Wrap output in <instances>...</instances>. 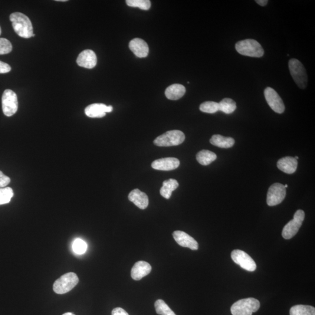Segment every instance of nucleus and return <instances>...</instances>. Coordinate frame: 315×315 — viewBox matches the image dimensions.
Instances as JSON below:
<instances>
[{
	"mask_svg": "<svg viewBox=\"0 0 315 315\" xmlns=\"http://www.w3.org/2000/svg\"><path fill=\"white\" fill-rule=\"evenodd\" d=\"M10 182V178L8 176L5 175L1 171H0V188H5V186L9 185Z\"/></svg>",
	"mask_w": 315,
	"mask_h": 315,
	"instance_id": "nucleus-32",
	"label": "nucleus"
},
{
	"mask_svg": "<svg viewBox=\"0 0 315 315\" xmlns=\"http://www.w3.org/2000/svg\"><path fill=\"white\" fill-rule=\"evenodd\" d=\"M288 66L295 83L301 89H305L308 85V76L303 64L297 59L292 58L289 61Z\"/></svg>",
	"mask_w": 315,
	"mask_h": 315,
	"instance_id": "nucleus-4",
	"label": "nucleus"
},
{
	"mask_svg": "<svg viewBox=\"0 0 315 315\" xmlns=\"http://www.w3.org/2000/svg\"><path fill=\"white\" fill-rule=\"evenodd\" d=\"M260 307V302L255 298H245L233 304L231 312L232 315H252L259 310Z\"/></svg>",
	"mask_w": 315,
	"mask_h": 315,
	"instance_id": "nucleus-3",
	"label": "nucleus"
},
{
	"mask_svg": "<svg viewBox=\"0 0 315 315\" xmlns=\"http://www.w3.org/2000/svg\"><path fill=\"white\" fill-rule=\"evenodd\" d=\"M290 315H315V308L310 305H298L291 308Z\"/></svg>",
	"mask_w": 315,
	"mask_h": 315,
	"instance_id": "nucleus-24",
	"label": "nucleus"
},
{
	"mask_svg": "<svg viewBox=\"0 0 315 315\" xmlns=\"http://www.w3.org/2000/svg\"><path fill=\"white\" fill-rule=\"evenodd\" d=\"M235 49L238 53L252 57H262L264 52L261 45L254 39L239 41L235 45Z\"/></svg>",
	"mask_w": 315,
	"mask_h": 315,
	"instance_id": "nucleus-2",
	"label": "nucleus"
},
{
	"mask_svg": "<svg viewBox=\"0 0 315 315\" xmlns=\"http://www.w3.org/2000/svg\"><path fill=\"white\" fill-rule=\"evenodd\" d=\"M256 2H257L259 5L264 6L267 4L268 1L267 0H257Z\"/></svg>",
	"mask_w": 315,
	"mask_h": 315,
	"instance_id": "nucleus-35",
	"label": "nucleus"
},
{
	"mask_svg": "<svg viewBox=\"0 0 315 315\" xmlns=\"http://www.w3.org/2000/svg\"><path fill=\"white\" fill-rule=\"evenodd\" d=\"M232 261L235 263L249 271H254L257 269V264L250 256L244 251L234 250L231 253Z\"/></svg>",
	"mask_w": 315,
	"mask_h": 315,
	"instance_id": "nucleus-10",
	"label": "nucleus"
},
{
	"mask_svg": "<svg viewBox=\"0 0 315 315\" xmlns=\"http://www.w3.org/2000/svg\"><path fill=\"white\" fill-rule=\"evenodd\" d=\"M12 50L11 43L8 39L0 38V55L8 54Z\"/></svg>",
	"mask_w": 315,
	"mask_h": 315,
	"instance_id": "nucleus-31",
	"label": "nucleus"
},
{
	"mask_svg": "<svg viewBox=\"0 0 315 315\" xmlns=\"http://www.w3.org/2000/svg\"><path fill=\"white\" fill-rule=\"evenodd\" d=\"M197 160L203 166L210 165L216 159V155L214 153L209 150H202L196 156Z\"/></svg>",
	"mask_w": 315,
	"mask_h": 315,
	"instance_id": "nucleus-23",
	"label": "nucleus"
},
{
	"mask_svg": "<svg viewBox=\"0 0 315 315\" xmlns=\"http://www.w3.org/2000/svg\"><path fill=\"white\" fill-rule=\"evenodd\" d=\"M13 196L14 192L11 188H0V205L8 204Z\"/></svg>",
	"mask_w": 315,
	"mask_h": 315,
	"instance_id": "nucleus-28",
	"label": "nucleus"
},
{
	"mask_svg": "<svg viewBox=\"0 0 315 315\" xmlns=\"http://www.w3.org/2000/svg\"><path fill=\"white\" fill-rule=\"evenodd\" d=\"M264 94L265 100L271 109L277 113H283L285 110V105L277 92L271 87H267Z\"/></svg>",
	"mask_w": 315,
	"mask_h": 315,
	"instance_id": "nucleus-11",
	"label": "nucleus"
},
{
	"mask_svg": "<svg viewBox=\"0 0 315 315\" xmlns=\"http://www.w3.org/2000/svg\"><path fill=\"white\" fill-rule=\"evenodd\" d=\"M63 315H74L73 313H65V314H63Z\"/></svg>",
	"mask_w": 315,
	"mask_h": 315,
	"instance_id": "nucleus-36",
	"label": "nucleus"
},
{
	"mask_svg": "<svg viewBox=\"0 0 315 315\" xmlns=\"http://www.w3.org/2000/svg\"><path fill=\"white\" fill-rule=\"evenodd\" d=\"M186 93V88L183 85L175 84L166 88L165 96L168 100L176 101L182 98Z\"/></svg>",
	"mask_w": 315,
	"mask_h": 315,
	"instance_id": "nucleus-20",
	"label": "nucleus"
},
{
	"mask_svg": "<svg viewBox=\"0 0 315 315\" xmlns=\"http://www.w3.org/2000/svg\"><path fill=\"white\" fill-rule=\"evenodd\" d=\"M129 200L133 202L138 208L144 210L147 208L149 204V197L139 189H134L129 195Z\"/></svg>",
	"mask_w": 315,
	"mask_h": 315,
	"instance_id": "nucleus-18",
	"label": "nucleus"
},
{
	"mask_svg": "<svg viewBox=\"0 0 315 315\" xmlns=\"http://www.w3.org/2000/svg\"><path fill=\"white\" fill-rule=\"evenodd\" d=\"M173 236L177 244L182 247L188 248L193 251H196L199 249L198 242L185 232L176 231L173 232Z\"/></svg>",
	"mask_w": 315,
	"mask_h": 315,
	"instance_id": "nucleus-12",
	"label": "nucleus"
},
{
	"mask_svg": "<svg viewBox=\"0 0 315 315\" xmlns=\"http://www.w3.org/2000/svg\"><path fill=\"white\" fill-rule=\"evenodd\" d=\"M1 27H0V35H1Z\"/></svg>",
	"mask_w": 315,
	"mask_h": 315,
	"instance_id": "nucleus-38",
	"label": "nucleus"
},
{
	"mask_svg": "<svg viewBox=\"0 0 315 315\" xmlns=\"http://www.w3.org/2000/svg\"><path fill=\"white\" fill-rule=\"evenodd\" d=\"M278 168L285 173L292 174L296 171L298 160L294 157H286L278 160Z\"/></svg>",
	"mask_w": 315,
	"mask_h": 315,
	"instance_id": "nucleus-19",
	"label": "nucleus"
},
{
	"mask_svg": "<svg viewBox=\"0 0 315 315\" xmlns=\"http://www.w3.org/2000/svg\"><path fill=\"white\" fill-rule=\"evenodd\" d=\"M9 19L14 31L19 37L26 39L32 37L34 30L32 22L27 16L21 12H16L11 14Z\"/></svg>",
	"mask_w": 315,
	"mask_h": 315,
	"instance_id": "nucleus-1",
	"label": "nucleus"
},
{
	"mask_svg": "<svg viewBox=\"0 0 315 315\" xmlns=\"http://www.w3.org/2000/svg\"><path fill=\"white\" fill-rule=\"evenodd\" d=\"M35 34H33V35H32V37H35Z\"/></svg>",
	"mask_w": 315,
	"mask_h": 315,
	"instance_id": "nucleus-40",
	"label": "nucleus"
},
{
	"mask_svg": "<svg viewBox=\"0 0 315 315\" xmlns=\"http://www.w3.org/2000/svg\"><path fill=\"white\" fill-rule=\"evenodd\" d=\"M2 108L6 116L14 115L18 110L17 95L11 90H6L2 96Z\"/></svg>",
	"mask_w": 315,
	"mask_h": 315,
	"instance_id": "nucleus-8",
	"label": "nucleus"
},
{
	"mask_svg": "<svg viewBox=\"0 0 315 315\" xmlns=\"http://www.w3.org/2000/svg\"><path fill=\"white\" fill-rule=\"evenodd\" d=\"M79 282L77 275L74 273L65 274L58 278L53 284V291L58 294H64L73 290Z\"/></svg>",
	"mask_w": 315,
	"mask_h": 315,
	"instance_id": "nucleus-6",
	"label": "nucleus"
},
{
	"mask_svg": "<svg viewBox=\"0 0 315 315\" xmlns=\"http://www.w3.org/2000/svg\"><path fill=\"white\" fill-rule=\"evenodd\" d=\"M111 315H129L125 310L121 308H116L111 312Z\"/></svg>",
	"mask_w": 315,
	"mask_h": 315,
	"instance_id": "nucleus-34",
	"label": "nucleus"
},
{
	"mask_svg": "<svg viewBox=\"0 0 315 315\" xmlns=\"http://www.w3.org/2000/svg\"><path fill=\"white\" fill-rule=\"evenodd\" d=\"M284 187H285V189H286V188H288V185H285L284 186Z\"/></svg>",
	"mask_w": 315,
	"mask_h": 315,
	"instance_id": "nucleus-39",
	"label": "nucleus"
},
{
	"mask_svg": "<svg viewBox=\"0 0 315 315\" xmlns=\"http://www.w3.org/2000/svg\"><path fill=\"white\" fill-rule=\"evenodd\" d=\"M219 104V110L226 114H231L236 109L235 102L230 98H224Z\"/></svg>",
	"mask_w": 315,
	"mask_h": 315,
	"instance_id": "nucleus-25",
	"label": "nucleus"
},
{
	"mask_svg": "<svg viewBox=\"0 0 315 315\" xmlns=\"http://www.w3.org/2000/svg\"><path fill=\"white\" fill-rule=\"evenodd\" d=\"M305 218V212L303 210H298L295 213L294 219L285 225L282 232V236L285 239L293 238L299 231Z\"/></svg>",
	"mask_w": 315,
	"mask_h": 315,
	"instance_id": "nucleus-7",
	"label": "nucleus"
},
{
	"mask_svg": "<svg viewBox=\"0 0 315 315\" xmlns=\"http://www.w3.org/2000/svg\"><path fill=\"white\" fill-rule=\"evenodd\" d=\"M179 183L176 180L169 179L163 182L162 188L160 190V194L166 199H170L174 190L178 188Z\"/></svg>",
	"mask_w": 315,
	"mask_h": 315,
	"instance_id": "nucleus-22",
	"label": "nucleus"
},
{
	"mask_svg": "<svg viewBox=\"0 0 315 315\" xmlns=\"http://www.w3.org/2000/svg\"><path fill=\"white\" fill-rule=\"evenodd\" d=\"M152 270V265L149 262L144 261L137 262L131 269V276L133 280L139 281L149 275Z\"/></svg>",
	"mask_w": 315,
	"mask_h": 315,
	"instance_id": "nucleus-16",
	"label": "nucleus"
},
{
	"mask_svg": "<svg viewBox=\"0 0 315 315\" xmlns=\"http://www.w3.org/2000/svg\"><path fill=\"white\" fill-rule=\"evenodd\" d=\"M210 142L212 145L221 149H229L234 146L235 144V140L232 137H226L219 134L213 135Z\"/></svg>",
	"mask_w": 315,
	"mask_h": 315,
	"instance_id": "nucleus-21",
	"label": "nucleus"
},
{
	"mask_svg": "<svg viewBox=\"0 0 315 315\" xmlns=\"http://www.w3.org/2000/svg\"><path fill=\"white\" fill-rule=\"evenodd\" d=\"M77 63L79 66L88 69L93 68L97 64L96 54L92 50H85L79 54Z\"/></svg>",
	"mask_w": 315,
	"mask_h": 315,
	"instance_id": "nucleus-15",
	"label": "nucleus"
},
{
	"mask_svg": "<svg viewBox=\"0 0 315 315\" xmlns=\"http://www.w3.org/2000/svg\"><path fill=\"white\" fill-rule=\"evenodd\" d=\"M286 196V189L282 184L275 183L269 188L267 203L269 206H277L283 201Z\"/></svg>",
	"mask_w": 315,
	"mask_h": 315,
	"instance_id": "nucleus-9",
	"label": "nucleus"
},
{
	"mask_svg": "<svg viewBox=\"0 0 315 315\" xmlns=\"http://www.w3.org/2000/svg\"><path fill=\"white\" fill-rule=\"evenodd\" d=\"M185 140V136L182 131L174 130L167 131L158 137L154 143L158 147H171L180 145Z\"/></svg>",
	"mask_w": 315,
	"mask_h": 315,
	"instance_id": "nucleus-5",
	"label": "nucleus"
},
{
	"mask_svg": "<svg viewBox=\"0 0 315 315\" xmlns=\"http://www.w3.org/2000/svg\"><path fill=\"white\" fill-rule=\"evenodd\" d=\"M156 313L160 315H176L169 307L165 301L162 300H158L155 303Z\"/></svg>",
	"mask_w": 315,
	"mask_h": 315,
	"instance_id": "nucleus-26",
	"label": "nucleus"
},
{
	"mask_svg": "<svg viewBox=\"0 0 315 315\" xmlns=\"http://www.w3.org/2000/svg\"><path fill=\"white\" fill-rule=\"evenodd\" d=\"M57 1H59V2H66L67 1V0H57Z\"/></svg>",
	"mask_w": 315,
	"mask_h": 315,
	"instance_id": "nucleus-37",
	"label": "nucleus"
},
{
	"mask_svg": "<svg viewBox=\"0 0 315 315\" xmlns=\"http://www.w3.org/2000/svg\"><path fill=\"white\" fill-rule=\"evenodd\" d=\"M113 107L106 106L103 104H94L89 105L85 109V114L91 118H102L106 116V113L111 112Z\"/></svg>",
	"mask_w": 315,
	"mask_h": 315,
	"instance_id": "nucleus-13",
	"label": "nucleus"
},
{
	"mask_svg": "<svg viewBox=\"0 0 315 315\" xmlns=\"http://www.w3.org/2000/svg\"><path fill=\"white\" fill-rule=\"evenodd\" d=\"M129 48L137 57L145 58L149 54V48L142 39L136 38L129 43Z\"/></svg>",
	"mask_w": 315,
	"mask_h": 315,
	"instance_id": "nucleus-17",
	"label": "nucleus"
},
{
	"mask_svg": "<svg viewBox=\"0 0 315 315\" xmlns=\"http://www.w3.org/2000/svg\"><path fill=\"white\" fill-rule=\"evenodd\" d=\"M73 250L75 254L78 255H83L87 250L88 245L83 239H76L73 242Z\"/></svg>",
	"mask_w": 315,
	"mask_h": 315,
	"instance_id": "nucleus-30",
	"label": "nucleus"
},
{
	"mask_svg": "<svg viewBox=\"0 0 315 315\" xmlns=\"http://www.w3.org/2000/svg\"><path fill=\"white\" fill-rule=\"evenodd\" d=\"M179 165L180 161L178 159L169 157L154 160L152 166L154 169L169 171L178 168Z\"/></svg>",
	"mask_w": 315,
	"mask_h": 315,
	"instance_id": "nucleus-14",
	"label": "nucleus"
},
{
	"mask_svg": "<svg viewBox=\"0 0 315 315\" xmlns=\"http://www.w3.org/2000/svg\"><path fill=\"white\" fill-rule=\"evenodd\" d=\"M11 70L10 65L7 63L0 61V74H5L9 73Z\"/></svg>",
	"mask_w": 315,
	"mask_h": 315,
	"instance_id": "nucleus-33",
	"label": "nucleus"
},
{
	"mask_svg": "<svg viewBox=\"0 0 315 315\" xmlns=\"http://www.w3.org/2000/svg\"><path fill=\"white\" fill-rule=\"evenodd\" d=\"M200 110L205 113H215L219 111V104L215 102L207 101L200 105Z\"/></svg>",
	"mask_w": 315,
	"mask_h": 315,
	"instance_id": "nucleus-29",
	"label": "nucleus"
},
{
	"mask_svg": "<svg viewBox=\"0 0 315 315\" xmlns=\"http://www.w3.org/2000/svg\"><path fill=\"white\" fill-rule=\"evenodd\" d=\"M126 2L131 7L139 8L143 10H149L152 5L150 0H127Z\"/></svg>",
	"mask_w": 315,
	"mask_h": 315,
	"instance_id": "nucleus-27",
	"label": "nucleus"
}]
</instances>
